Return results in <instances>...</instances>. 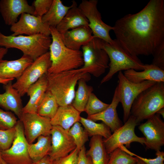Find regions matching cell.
Segmentation results:
<instances>
[{"label": "cell", "mask_w": 164, "mask_h": 164, "mask_svg": "<svg viewBox=\"0 0 164 164\" xmlns=\"http://www.w3.org/2000/svg\"><path fill=\"white\" fill-rule=\"evenodd\" d=\"M16 135L15 126L5 130L0 129V148L2 150H7L11 147Z\"/></svg>", "instance_id": "e575fe53"}, {"label": "cell", "mask_w": 164, "mask_h": 164, "mask_svg": "<svg viewBox=\"0 0 164 164\" xmlns=\"http://www.w3.org/2000/svg\"><path fill=\"white\" fill-rule=\"evenodd\" d=\"M14 79H3L0 78V84H2L4 85H6L9 82L13 80Z\"/></svg>", "instance_id": "ee69618b"}, {"label": "cell", "mask_w": 164, "mask_h": 164, "mask_svg": "<svg viewBox=\"0 0 164 164\" xmlns=\"http://www.w3.org/2000/svg\"><path fill=\"white\" fill-rule=\"evenodd\" d=\"M164 82H156L136 97L132 104L130 115L138 125L164 108Z\"/></svg>", "instance_id": "5b68a950"}, {"label": "cell", "mask_w": 164, "mask_h": 164, "mask_svg": "<svg viewBox=\"0 0 164 164\" xmlns=\"http://www.w3.org/2000/svg\"><path fill=\"white\" fill-rule=\"evenodd\" d=\"M89 145L90 149L86 154L91 158L93 164H108L109 154L106 151L102 137H92Z\"/></svg>", "instance_id": "484cf974"}, {"label": "cell", "mask_w": 164, "mask_h": 164, "mask_svg": "<svg viewBox=\"0 0 164 164\" xmlns=\"http://www.w3.org/2000/svg\"><path fill=\"white\" fill-rule=\"evenodd\" d=\"M1 164H8L2 159Z\"/></svg>", "instance_id": "c3c4849f"}, {"label": "cell", "mask_w": 164, "mask_h": 164, "mask_svg": "<svg viewBox=\"0 0 164 164\" xmlns=\"http://www.w3.org/2000/svg\"><path fill=\"white\" fill-rule=\"evenodd\" d=\"M68 132L72 138L78 152L88 141V135L79 122L75 123L70 129Z\"/></svg>", "instance_id": "1f68e13d"}, {"label": "cell", "mask_w": 164, "mask_h": 164, "mask_svg": "<svg viewBox=\"0 0 164 164\" xmlns=\"http://www.w3.org/2000/svg\"><path fill=\"white\" fill-rule=\"evenodd\" d=\"M141 71L129 69L124 71V75L130 81L134 83L149 80L156 82H164V70L152 64H145Z\"/></svg>", "instance_id": "7402d4cb"}, {"label": "cell", "mask_w": 164, "mask_h": 164, "mask_svg": "<svg viewBox=\"0 0 164 164\" xmlns=\"http://www.w3.org/2000/svg\"><path fill=\"white\" fill-rule=\"evenodd\" d=\"M59 106L54 95L47 91L38 107L37 113L51 119L56 114Z\"/></svg>", "instance_id": "4dcf8cb0"}, {"label": "cell", "mask_w": 164, "mask_h": 164, "mask_svg": "<svg viewBox=\"0 0 164 164\" xmlns=\"http://www.w3.org/2000/svg\"><path fill=\"white\" fill-rule=\"evenodd\" d=\"M138 160L118 147L109 154L108 164H136Z\"/></svg>", "instance_id": "d6a6232c"}, {"label": "cell", "mask_w": 164, "mask_h": 164, "mask_svg": "<svg viewBox=\"0 0 164 164\" xmlns=\"http://www.w3.org/2000/svg\"><path fill=\"white\" fill-rule=\"evenodd\" d=\"M10 81L4 86L5 92L0 94V107L13 112L20 119L22 114V100L18 91Z\"/></svg>", "instance_id": "cb8c5ba5"}, {"label": "cell", "mask_w": 164, "mask_h": 164, "mask_svg": "<svg viewBox=\"0 0 164 164\" xmlns=\"http://www.w3.org/2000/svg\"><path fill=\"white\" fill-rule=\"evenodd\" d=\"M15 126L16 136L9 149L2 150V159L8 164H32L33 161L28 152V143L22 121L18 120Z\"/></svg>", "instance_id": "7c38bea8"}, {"label": "cell", "mask_w": 164, "mask_h": 164, "mask_svg": "<svg viewBox=\"0 0 164 164\" xmlns=\"http://www.w3.org/2000/svg\"><path fill=\"white\" fill-rule=\"evenodd\" d=\"M99 41L110 61L109 71L101 80V84L109 81L116 73L120 71L131 69L142 70L144 69L145 64L137 56L132 55L126 51L116 39L110 43L99 38Z\"/></svg>", "instance_id": "277c9868"}, {"label": "cell", "mask_w": 164, "mask_h": 164, "mask_svg": "<svg viewBox=\"0 0 164 164\" xmlns=\"http://www.w3.org/2000/svg\"><path fill=\"white\" fill-rule=\"evenodd\" d=\"M86 81L83 78L78 80V88L75 91L74 98L71 104L80 113L84 111L90 94L93 90L92 87L86 84Z\"/></svg>", "instance_id": "f1b7e54d"}, {"label": "cell", "mask_w": 164, "mask_h": 164, "mask_svg": "<svg viewBox=\"0 0 164 164\" xmlns=\"http://www.w3.org/2000/svg\"><path fill=\"white\" fill-rule=\"evenodd\" d=\"M32 164H53V160L49 155L43 158L32 162Z\"/></svg>", "instance_id": "b9f144b4"}, {"label": "cell", "mask_w": 164, "mask_h": 164, "mask_svg": "<svg viewBox=\"0 0 164 164\" xmlns=\"http://www.w3.org/2000/svg\"><path fill=\"white\" fill-rule=\"evenodd\" d=\"M91 73L89 69L81 67L57 73H47V91L54 95L59 106L71 104L74 98L77 82L82 78L89 80L88 74Z\"/></svg>", "instance_id": "7a4b0ae2"}, {"label": "cell", "mask_w": 164, "mask_h": 164, "mask_svg": "<svg viewBox=\"0 0 164 164\" xmlns=\"http://www.w3.org/2000/svg\"><path fill=\"white\" fill-rule=\"evenodd\" d=\"M52 42L49 49L50 67L47 73L55 74L79 68L83 65L82 52L67 47L56 28L50 27Z\"/></svg>", "instance_id": "3957f363"}, {"label": "cell", "mask_w": 164, "mask_h": 164, "mask_svg": "<svg viewBox=\"0 0 164 164\" xmlns=\"http://www.w3.org/2000/svg\"><path fill=\"white\" fill-rule=\"evenodd\" d=\"M97 3V0H83L78 6L87 19L88 26L93 36L110 43L113 39L110 36V32L113 30V27L102 20Z\"/></svg>", "instance_id": "30bf717a"}, {"label": "cell", "mask_w": 164, "mask_h": 164, "mask_svg": "<svg viewBox=\"0 0 164 164\" xmlns=\"http://www.w3.org/2000/svg\"><path fill=\"white\" fill-rule=\"evenodd\" d=\"M79 122L84 127L88 136L90 137L100 135L106 139L112 134L110 128L103 123H97L91 120L81 117Z\"/></svg>", "instance_id": "f546056e"}, {"label": "cell", "mask_w": 164, "mask_h": 164, "mask_svg": "<svg viewBox=\"0 0 164 164\" xmlns=\"http://www.w3.org/2000/svg\"><path fill=\"white\" fill-rule=\"evenodd\" d=\"M51 42V37L42 34L6 36L0 32V47L18 49L33 61L48 52Z\"/></svg>", "instance_id": "8992f818"}, {"label": "cell", "mask_w": 164, "mask_h": 164, "mask_svg": "<svg viewBox=\"0 0 164 164\" xmlns=\"http://www.w3.org/2000/svg\"><path fill=\"white\" fill-rule=\"evenodd\" d=\"M152 55L153 58L152 64L164 70V42L155 49Z\"/></svg>", "instance_id": "74e56055"}, {"label": "cell", "mask_w": 164, "mask_h": 164, "mask_svg": "<svg viewBox=\"0 0 164 164\" xmlns=\"http://www.w3.org/2000/svg\"><path fill=\"white\" fill-rule=\"evenodd\" d=\"M125 151L132 156H135L141 160L146 164H164V152L160 150L156 151L155 155L156 157L153 159H147L138 156L129 151L125 148Z\"/></svg>", "instance_id": "f35d334b"}, {"label": "cell", "mask_w": 164, "mask_h": 164, "mask_svg": "<svg viewBox=\"0 0 164 164\" xmlns=\"http://www.w3.org/2000/svg\"><path fill=\"white\" fill-rule=\"evenodd\" d=\"M2 150V149L0 148V164H1L2 161V155H1Z\"/></svg>", "instance_id": "7dc6e473"}, {"label": "cell", "mask_w": 164, "mask_h": 164, "mask_svg": "<svg viewBox=\"0 0 164 164\" xmlns=\"http://www.w3.org/2000/svg\"><path fill=\"white\" fill-rule=\"evenodd\" d=\"M120 102L119 92L116 87L111 103L104 110L98 113L88 116L87 118L94 121H101L108 127L112 132L120 128L122 125L118 117L117 108Z\"/></svg>", "instance_id": "ac0fdd59"}, {"label": "cell", "mask_w": 164, "mask_h": 164, "mask_svg": "<svg viewBox=\"0 0 164 164\" xmlns=\"http://www.w3.org/2000/svg\"><path fill=\"white\" fill-rule=\"evenodd\" d=\"M64 45L75 50H80L81 47L94 38L92 32L88 26H83L60 34Z\"/></svg>", "instance_id": "d6986e66"}, {"label": "cell", "mask_w": 164, "mask_h": 164, "mask_svg": "<svg viewBox=\"0 0 164 164\" xmlns=\"http://www.w3.org/2000/svg\"><path fill=\"white\" fill-rule=\"evenodd\" d=\"M109 104L99 100L92 92L91 94L85 108L84 111L88 116L99 113L105 109Z\"/></svg>", "instance_id": "836d02e7"}, {"label": "cell", "mask_w": 164, "mask_h": 164, "mask_svg": "<svg viewBox=\"0 0 164 164\" xmlns=\"http://www.w3.org/2000/svg\"><path fill=\"white\" fill-rule=\"evenodd\" d=\"M22 123L25 135L29 144L40 136L50 135L52 125L49 118L37 113H23L20 119Z\"/></svg>", "instance_id": "5bb4252c"}, {"label": "cell", "mask_w": 164, "mask_h": 164, "mask_svg": "<svg viewBox=\"0 0 164 164\" xmlns=\"http://www.w3.org/2000/svg\"><path fill=\"white\" fill-rule=\"evenodd\" d=\"M42 18L29 13L22 14L19 20L11 26L10 30L13 32L12 35L31 36L42 34L50 36V27L43 22Z\"/></svg>", "instance_id": "9a60e30c"}, {"label": "cell", "mask_w": 164, "mask_h": 164, "mask_svg": "<svg viewBox=\"0 0 164 164\" xmlns=\"http://www.w3.org/2000/svg\"><path fill=\"white\" fill-rule=\"evenodd\" d=\"M138 125L135 118L130 115L124 125L113 132L108 138L103 139L107 153L109 154L124 145L126 148H129L131 143L133 142L144 144L145 138L138 137L135 133V128Z\"/></svg>", "instance_id": "8fae6325"}, {"label": "cell", "mask_w": 164, "mask_h": 164, "mask_svg": "<svg viewBox=\"0 0 164 164\" xmlns=\"http://www.w3.org/2000/svg\"><path fill=\"white\" fill-rule=\"evenodd\" d=\"M34 8L26 0H1L0 12L5 24L12 26L24 13L33 14Z\"/></svg>", "instance_id": "e0dca14e"}, {"label": "cell", "mask_w": 164, "mask_h": 164, "mask_svg": "<svg viewBox=\"0 0 164 164\" xmlns=\"http://www.w3.org/2000/svg\"><path fill=\"white\" fill-rule=\"evenodd\" d=\"M17 119L12 112L0 108V129L5 130L14 127Z\"/></svg>", "instance_id": "d590c367"}, {"label": "cell", "mask_w": 164, "mask_h": 164, "mask_svg": "<svg viewBox=\"0 0 164 164\" xmlns=\"http://www.w3.org/2000/svg\"><path fill=\"white\" fill-rule=\"evenodd\" d=\"M136 164H146L141 160L138 159V161Z\"/></svg>", "instance_id": "bcb514c9"}, {"label": "cell", "mask_w": 164, "mask_h": 164, "mask_svg": "<svg viewBox=\"0 0 164 164\" xmlns=\"http://www.w3.org/2000/svg\"><path fill=\"white\" fill-rule=\"evenodd\" d=\"M64 5L60 0H53L47 12L42 17L43 22L49 26L56 28L71 7Z\"/></svg>", "instance_id": "4316f807"}, {"label": "cell", "mask_w": 164, "mask_h": 164, "mask_svg": "<svg viewBox=\"0 0 164 164\" xmlns=\"http://www.w3.org/2000/svg\"><path fill=\"white\" fill-rule=\"evenodd\" d=\"M80 113L72 106H59L54 116L50 119L52 126H58L68 131L76 122H79Z\"/></svg>", "instance_id": "d4e9b609"}, {"label": "cell", "mask_w": 164, "mask_h": 164, "mask_svg": "<svg viewBox=\"0 0 164 164\" xmlns=\"http://www.w3.org/2000/svg\"><path fill=\"white\" fill-rule=\"evenodd\" d=\"M147 120L138 127L145 137L146 148L160 150L164 145V122L157 113Z\"/></svg>", "instance_id": "4fadbf2b"}, {"label": "cell", "mask_w": 164, "mask_h": 164, "mask_svg": "<svg viewBox=\"0 0 164 164\" xmlns=\"http://www.w3.org/2000/svg\"><path fill=\"white\" fill-rule=\"evenodd\" d=\"M76 164H93L91 158L86 154V149L83 146L78 154Z\"/></svg>", "instance_id": "60d3db41"}, {"label": "cell", "mask_w": 164, "mask_h": 164, "mask_svg": "<svg viewBox=\"0 0 164 164\" xmlns=\"http://www.w3.org/2000/svg\"><path fill=\"white\" fill-rule=\"evenodd\" d=\"M33 61L29 56L24 55L17 60H2L0 62V78L18 79Z\"/></svg>", "instance_id": "44dd1931"}, {"label": "cell", "mask_w": 164, "mask_h": 164, "mask_svg": "<svg viewBox=\"0 0 164 164\" xmlns=\"http://www.w3.org/2000/svg\"><path fill=\"white\" fill-rule=\"evenodd\" d=\"M51 150L49 155L53 160L65 156L76 148L67 131L58 126H52L50 133Z\"/></svg>", "instance_id": "2e32d148"}, {"label": "cell", "mask_w": 164, "mask_h": 164, "mask_svg": "<svg viewBox=\"0 0 164 164\" xmlns=\"http://www.w3.org/2000/svg\"><path fill=\"white\" fill-rule=\"evenodd\" d=\"M53 0H35L32 3L34 8L33 15L42 17L48 11Z\"/></svg>", "instance_id": "8d00e7d4"}, {"label": "cell", "mask_w": 164, "mask_h": 164, "mask_svg": "<svg viewBox=\"0 0 164 164\" xmlns=\"http://www.w3.org/2000/svg\"><path fill=\"white\" fill-rule=\"evenodd\" d=\"M51 64L50 53L48 51L33 61L12 84L13 87L18 91L21 97L23 96L31 86L47 73Z\"/></svg>", "instance_id": "ba28073f"}, {"label": "cell", "mask_w": 164, "mask_h": 164, "mask_svg": "<svg viewBox=\"0 0 164 164\" xmlns=\"http://www.w3.org/2000/svg\"><path fill=\"white\" fill-rule=\"evenodd\" d=\"M47 73L43 75L29 88L26 94L29 97V99L23 107L22 114L37 113L38 107L47 90Z\"/></svg>", "instance_id": "ffe728a7"}, {"label": "cell", "mask_w": 164, "mask_h": 164, "mask_svg": "<svg viewBox=\"0 0 164 164\" xmlns=\"http://www.w3.org/2000/svg\"><path fill=\"white\" fill-rule=\"evenodd\" d=\"M84 68L90 69L92 75L98 77L104 73L108 67L109 59L99 43V38L94 37L81 47Z\"/></svg>", "instance_id": "52a82bcc"}, {"label": "cell", "mask_w": 164, "mask_h": 164, "mask_svg": "<svg viewBox=\"0 0 164 164\" xmlns=\"http://www.w3.org/2000/svg\"><path fill=\"white\" fill-rule=\"evenodd\" d=\"M118 87L120 102L123 111V120L125 123L130 115L131 108L134 100L142 92L156 82L146 80L138 83L132 82L127 79L121 71L118 72Z\"/></svg>", "instance_id": "9c48e42d"}, {"label": "cell", "mask_w": 164, "mask_h": 164, "mask_svg": "<svg viewBox=\"0 0 164 164\" xmlns=\"http://www.w3.org/2000/svg\"><path fill=\"white\" fill-rule=\"evenodd\" d=\"M71 7L56 28L60 34L68 30L83 26H88V21L77 6L76 2L72 1Z\"/></svg>", "instance_id": "603a6c76"}, {"label": "cell", "mask_w": 164, "mask_h": 164, "mask_svg": "<svg viewBox=\"0 0 164 164\" xmlns=\"http://www.w3.org/2000/svg\"><path fill=\"white\" fill-rule=\"evenodd\" d=\"M8 49L3 47H0V62L3 60L5 56L7 53Z\"/></svg>", "instance_id": "7bdbcfd3"}, {"label": "cell", "mask_w": 164, "mask_h": 164, "mask_svg": "<svg viewBox=\"0 0 164 164\" xmlns=\"http://www.w3.org/2000/svg\"><path fill=\"white\" fill-rule=\"evenodd\" d=\"M157 114H159V115H161L162 118H164V108H162L160 109L156 112Z\"/></svg>", "instance_id": "f6af8a7d"}, {"label": "cell", "mask_w": 164, "mask_h": 164, "mask_svg": "<svg viewBox=\"0 0 164 164\" xmlns=\"http://www.w3.org/2000/svg\"><path fill=\"white\" fill-rule=\"evenodd\" d=\"M78 152L76 148L68 155L53 160V164H76Z\"/></svg>", "instance_id": "ab89813d"}, {"label": "cell", "mask_w": 164, "mask_h": 164, "mask_svg": "<svg viewBox=\"0 0 164 164\" xmlns=\"http://www.w3.org/2000/svg\"><path fill=\"white\" fill-rule=\"evenodd\" d=\"M115 39L130 54L152 55L164 42V0H150L140 11L116 21Z\"/></svg>", "instance_id": "6da1fadb"}, {"label": "cell", "mask_w": 164, "mask_h": 164, "mask_svg": "<svg viewBox=\"0 0 164 164\" xmlns=\"http://www.w3.org/2000/svg\"><path fill=\"white\" fill-rule=\"evenodd\" d=\"M51 136L40 135L35 144H28V152L33 162L49 155L51 150Z\"/></svg>", "instance_id": "83f0119b"}]
</instances>
